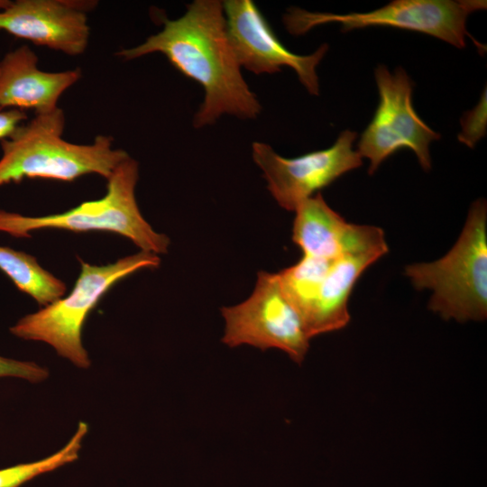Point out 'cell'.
Segmentation results:
<instances>
[{"mask_svg": "<svg viewBox=\"0 0 487 487\" xmlns=\"http://www.w3.org/2000/svg\"><path fill=\"white\" fill-rule=\"evenodd\" d=\"M1 377H15L37 383L49 377V371L34 362L19 361L0 355Z\"/></svg>", "mask_w": 487, "mask_h": 487, "instance_id": "18", "label": "cell"}, {"mask_svg": "<svg viewBox=\"0 0 487 487\" xmlns=\"http://www.w3.org/2000/svg\"><path fill=\"white\" fill-rule=\"evenodd\" d=\"M294 212L292 240L302 255L334 259L349 246L355 224L347 223L320 193L300 203Z\"/></svg>", "mask_w": 487, "mask_h": 487, "instance_id": "14", "label": "cell"}, {"mask_svg": "<svg viewBox=\"0 0 487 487\" xmlns=\"http://www.w3.org/2000/svg\"><path fill=\"white\" fill-rule=\"evenodd\" d=\"M221 313L225 322L222 342L227 346L276 348L299 364L304 361L311 338L277 273L259 271L250 297L237 305L223 307Z\"/></svg>", "mask_w": 487, "mask_h": 487, "instance_id": "7", "label": "cell"}, {"mask_svg": "<svg viewBox=\"0 0 487 487\" xmlns=\"http://www.w3.org/2000/svg\"><path fill=\"white\" fill-rule=\"evenodd\" d=\"M357 225L347 249L331 262L299 311L310 338L342 329L349 323L348 299L354 284L389 251L382 229Z\"/></svg>", "mask_w": 487, "mask_h": 487, "instance_id": "10", "label": "cell"}, {"mask_svg": "<svg viewBox=\"0 0 487 487\" xmlns=\"http://www.w3.org/2000/svg\"><path fill=\"white\" fill-rule=\"evenodd\" d=\"M356 138V132L345 130L327 149L296 158L282 157L269 144L255 142L252 145V155L279 206L295 211L316 191L363 165V158L353 149Z\"/></svg>", "mask_w": 487, "mask_h": 487, "instance_id": "9", "label": "cell"}, {"mask_svg": "<svg viewBox=\"0 0 487 487\" xmlns=\"http://www.w3.org/2000/svg\"><path fill=\"white\" fill-rule=\"evenodd\" d=\"M223 7L228 36L241 67L254 74H272L289 67L309 94L319 95L317 68L328 51L327 44L309 55L293 53L277 38L252 0H226Z\"/></svg>", "mask_w": 487, "mask_h": 487, "instance_id": "11", "label": "cell"}, {"mask_svg": "<svg viewBox=\"0 0 487 487\" xmlns=\"http://www.w3.org/2000/svg\"><path fill=\"white\" fill-rule=\"evenodd\" d=\"M139 167L130 156L106 179V192L62 213L29 216L0 209V232L29 237L41 229L73 232L106 231L131 240L140 251L166 253L170 238L156 232L142 216L135 198Z\"/></svg>", "mask_w": 487, "mask_h": 487, "instance_id": "5", "label": "cell"}, {"mask_svg": "<svg viewBox=\"0 0 487 487\" xmlns=\"http://www.w3.org/2000/svg\"><path fill=\"white\" fill-rule=\"evenodd\" d=\"M88 425L80 421L69 442L59 451L43 459L0 469V487H20L26 482L76 461Z\"/></svg>", "mask_w": 487, "mask_h": 487, "instance_id": "16", "label": "cell"}, {"mask_svg": "<svg viewBox=\"0 0 487 487\" xmlns=\"http://www.w3.org/2000/svg\"><path fill=\"white\" fill-rule=\"evenodd\" d=\"M486 87H484L477 105L470 111L465 112L460 120L461 132L458 133L457 139L460 142L472 149L486 135Z\"/></svg>", "mask_w": 487, "mask_h": 487, "instance_id": "17", "label": "cell"}, {"mask_svg": "<svg viewBox=\"0 0 487 487\" xmlns=\"http://www.w3.org/2000/svg\"><path fill=\"white\" fill-rule=\"evenodd\" d=\"M379 104L357 144L362 158L374 173L388 157L400 149L412 151L424 170L431 169L429 145L441 135L417 114L412 103L413 82L402 68L391 72L385 65L374 69Z\"/></svg>", "mask_w": 487, "mask_h": 487, "instance_id": "8", "label": "cell"}, {"mask_svg": "<svg viewBox=\"0 0 487 487\" xmlns=\"http://www.w3.org/2000/svg\"><path fill=\"white\" fill-rule=\"evenodd\" d=\"M27 118V114L20 109H0V141L11 137Z\"/></svg>", "mask_w": 487, "mask_h": 487, "instance_id": "19", "label": "cell"}, {"mask_svg": "<svg viewBox=\"0 0 487 487\" xmlns=\"http://www.w3.org/2000/svg\"><path fill=\"white\" fill-rule=\"evenodd\" d=\"M27 45L0 60V109H32L35 115L55 111L61 95L81 78V69L46 72Z\"/></svg>", "mask_w": 487, "mask_h": 487, "instance_id": "13", "label": "cell"}, {"mask_svg": "<svg viewBox=\"0 0 487 487\" xmlns=\"http://www.w3.org/2000/svg\"><path fill=\"white\" fill-rule=\"evenodd\" d=\"M417 289L433 294L428 308L446 320L482 321L487 317V205L470 207L462 233L442 258L405 267Z\"/></svg>", "mask_w": 487, "mask_h": 487, "instance_id": "3", "label": "cell"}, {"mask_svg": "<svg viewBox=\"0 0 487 487\" xmlns=\"http://www.w3.org/2000/svg\"><path fill=\"white\" fill-rule=\"evenodd\" d=\"M63 0H17L0 10V30L67 55L87 49L90 29L82 4Z\"/></svg>", "mask_w": 487, "mask_h": 487, "instance_id": "12", "label": "cell"}, {"mask_svg": "<svg viewBox=\"0 0 487 487\" xmlns=\"http://www.w3.org/2000/svg\"><path fill=\"white\" fill-rule=\"evenodd\" d=\"M485 0H394L366 13L333 14L289 8L283 15L287 31L302 35L312 28L337 23L341 31L388 26L428 34L458 49L466 46L468 16L485 10Z\"/></svg>", "mask_w": 487, "mask_h": 487, "instance_id": "6", "label": "cell"}, {"mask_svg": "<svg viewBox=\"0 0 487 487\" xmlns=\"http://www.w3.org/2000/svg\"><path fill=\"white\" fill-rule=\"evenodd\" d=\"M80 263V273L66 297L23 317L10 332L24 340L46 343L75 366L87 369L91 361L82 343V330L90 312L116 282L142 269L157 268L161 259L139 251L106 265L82 260Z\"/></svg>", "mask_w": 487, "mask_h": 487, "instance_id": "4", "label": "cell"}, {"mask_svg": "<svg viewBox=\"0 0 487 487\" xmlns=\"http://www.w3.org/2000/svg\"><path fill=\"white\" fill-rule=\"evenodd\" d=\"M63 111L35 115L14 134L0 141V187L23 179L72 181L87 174L106 179L128 153L114 147L113 139L97 135L90 144L63 139Z\"/></svg>", "mask_w": 487, "mask_h": 487, "instance_id": "2", "label": "cell"}, {"mask_svg": "<svg viewBox=\"0 0 487 487\" xmlns=\"http://www.w3.org/2000/svg\"><path fill=\"white\" fill-rule=\"evenodd\" d=\"M163 24L161 32L138 46L122 50L118 56L133 60L162 53L176 69L198 83L205 97L194 116L197 128L214 124L225 114L256 118L262 106L242 76L228 36L223 2L195 0L182 16L164 19Z\"/></svg>", "mask_w": 487, "mask_h": 487, "instance_id": "1", "label": "cell"}, {"mask_svg": "<svg viewBox=\"0 0 487 487\" xmlns=\"http://www.w3.org/2000/svg\"><path fill=\"white\" fill-rule=\"evenodd\" d=\"M0 270L18 289L43 307L63 297L67 290L61 280L22 251L0 245Z\"/></svg>", "mask_w": 487, "mask_h": 487, "instance_id": "15", "label": "cell"}]
</instances>
